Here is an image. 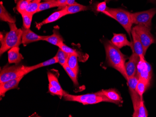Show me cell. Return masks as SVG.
<instances>
[{
  "instance_id": "cell-1",
  "label": "cell",
  "mask_w": 156,
  "mask_h": 117,
  "mask_svg": "<svg viewBox=\"0 0 156 117\" xmlns=\"http://www.w3.org/2000/svg\"><path fill=\"white\" fill-rule=\"evenodd\" d=\"M104 42L108 65L119 71L127 80L128 77L125 70V62L128 57L122 54L119 48L115 47L111 41L106 40Z\"/></svg>"
},
{
  "instance_id": "cell-2",
  "label": "cell",
  "mask_w": 156,
  "mask_h": 117,
  "mask_svg": "<svg viewBox=\"0 0 156 117\" xmlns=\"http://www.w3.org/2000/svg\"><path fill=\"white\" fill-rule=\"evenodd\" d=\"M10 30L7 32L2 41H1V56L14 47H19L22 43V29H18L15 23H8Z\"/></svg>"
},
{
  "instance_id": "cell-3",
  "label": "cell",
  "mask_w": 156,
  "mask_h": 117,
  "mask_svg": "<svg viewBox=\"0 0 156 117\" xmlns=\"http://www.w3.org/2000/svg\"><path fill=\"white\" fill-rule=\"evenodd\" d=\"M104 14L117 21L123 27L130 37H131L133 23L131 13L121 9L108 7Z\"/></svg>"
},
{
  "instance_id": "cell-4",
  "label": "cell",
  "mask_w": 156,
  "mask_h": 117,
  "mask_svg": "<svg viewBox=\"0 0 156 117\" xmlns=\"http://www.w3.org/2000/svg\"><path fill=\"white\" fill-rule=\"evenodd\" d=\"M63 97L66 101L79 102L81 103L83 105L95 104L102 102L113 103L106 96L99 92L80 95H71L67 93Z\"/></svg>"
},
{
  "instance_id": "cell-5",
  "label": "cell",
  "mask_w": 156,
  "mask_h": 117,
  "mask_svg": "<svg viewBox=\"0 0 156 117\" xmlns=\"http://www.w3.org/2000/svg\"><path fill=\"white\" fill-rule=\"evenodd\" d=\"M30 72L29 66L18 64L4 66L0 72V84L20 77L24 76Z\"/></svg>"
},
{
  "instance_id": "cell-6",
  "label": "cell",
  "mask_w": 156,
  "mask_h": 117,
  "mask_svg": "<svg viewBox=\"0 0 156 117\" xmlns=\"http://www.w3.org/2000/svg\"><path fill=\"white\" fill-rule=\"evenodd\" d=\"M156 14L155 8L141 12L131 13L133 24L143 25L151 29L152 19Z\"/></svg>"
},
{
  "instance_id": "cell-7",
  "label": "cell",
  "mask_w": 156,
  "mask_h": 117,
  "mask_svg": "<svg viewBox=\"0 0 156 117\" xmlns=\"http://www.w3.org/2000/svg\"><path fill=\"white\" fill-rule=\"evenodd\" d=\"M132 29L135 30L141 40L145 55L149 47L155 42L154 37L151 33V29L145 26L141 25H136Z\"/></svg>"
},
{
  "instance_id": "cell-8",
  "label": "cell",
  "mask_w": 156,
  "mask_h": 117,
  "mask_svg": "<svg viewBox=\"0 0 156 117\" xmlns=\"http://www.w3.org/2000/svg\"><path fill=\"white\" fill-rule=\"evenodd\" d=\"M138 80H139V78L137 76V75H136L135 76L129 77L127 80V84L129 88L131 100L133 103L134 112H135L138 109L141 99H143V98H141L140 95L138 94L136 91V85L138 83Z\"/></svg>"
},
{
  "instance_id": "cell-9",
  "label": "cell",
  "mask_w": 156,
  "mask_h": 117,
  "mask_svg": "<svg viewBox=\"0 0 156 117\" xmlns=\"http://www.w3.org/2000/svg\"><path fill=\"white\" fill-rule=\"evenodd\" d=\"M136 75L139 79H144L150 83L152 77V68L145 59H140L137 65Z\"/></svg>"
},
{
  "instance_id": "cell-10",
  "label": "cell",
  "mask_w": 156,
  "mask_h": 117,
  "mask_svg": "<svg viewBox=\"0 0 156 117\" xmlns=\"http://www.w3.org/2000/svg\"><path fill=\"white\" fill-rule=\"evenodd\" d=\"M140 60V57L138 55L133 52L129 60L125 63V70L128 78L136 76L137 71V65Z\"/></svg>"
},
{
  "instance_id": "cell-11",
  "label": "cell",
  "mask_w": 156,
  "mask_h": 117,
  "mask_svg": "<svg viewBox=\"0 0 156 117\" xmlns=\"http://www.w3.org/2000/svg\"><path fill=\"white\" fill-rule=\"evenodd\" d=\"M22 29V44L24 46L39 41H43L44 39L46 37L45 36L38 35L36 33H34L30 30V29H25L23 27Z\"/></svg>"
},
{
  "instance_id": "cell-12",
  "label": "cell",
  "mask_w": 156,
  "mask_h": 117,
  "mask_svg": "<svg viewBox=\"0 0 156 117\" xmlns=\"http://www.w3.org/2000/svg\"><path fill=\"white\" fill-rule=\"evenodd\" d=\"M110 41L115 47L119 48V49L125 46H129L133 50V43L130 42L128 40L125 34L114 33L113 37Z\"/></svg>"
},
{
  "instance_id": "cell-13",
  "label": "cell",
  "mask_w": 156,
  "mask_h": 117,
  "mask_svg": "<svg viewBox=\"0 0 156 117\" xmlns=\"http://www.w3.org/2000/svg\"><path fill=\"white\" fill-rule=\"evenodd\" d=\"M131 36L133 38V52L137 54L140 59H145V55L143 46L137 33L133 29L131 31Z\"/></svg>"
},
{
  "instance_id": "cell-14",
  "label": "cell",
  "mask_w": 156,
  "mask_h": 117,
  "mask_svg": "<svg viewBox=\"0 0 156 117\" xmlns=\"http://www.w3.org/2000/svg\"><path fill=\"white\" fill-rule=\"evenodd\" d=\"M23 77L24 76L20 77L16 79H12L3 83L0 84V96L4 97L5 93L7 91L17 88L19 83Z\"/></svg>"
},
{
  "instance_id": "cell-15",
  "label": "cell",
  "mask_w": 156,
  "mask_h": 117,
  "mask_svg": "<svg viewBox=\"0 0 156 117\" xmlns=\"http://www.w3.org/2000/svg\"><path fill=\"white\" fill-rule=\"evenodd\" d=\"M66 15H67V14L64 9L59 10V11H56L51 14L50 15H49L47 18L43 20L42 22L37 23L36 27L38 29L40 28L43 25L54 22L58 20V19L62 18L63 16H66Z\"/></svg>"
},
{
  "instance_id": "cell-16",
  "label": "cell",
  "mask_w": 156,
  "mask_h": 117,
  "mask_svg": "<svg viewBox=\"0 0 156 117\" xmlns=\"http://www.w3.org/2000/svg\"><path fill=\"white\" fill-rule=\"evenodd\" d=\"M8 54V62L9 64H18L23 59V55L20 53L19 47H14L9 50Z\"/></svg>"
},
{
  "instance_id": "cell-17",
  "label": "cell",
  "mask_w": 156,
  "mask_h": 117,
  "mask_svg": "<svg viewBox=\"0 0 156 117\" xmlns=\"http://www.w3.org/2000/svg\"><path fill=\"white\" fill-rule=\"evenodd\" d=\"M98 92L106 96V97L111 100L113 103H115V104L119 105L120 103L123 102L120 94L114 89L102 90Z\"/></svg>"
},
{
  "instance_id": "cell-18",
  "label": "cell",
  "mask_w": 156,
  "mask_h": 117,
  "mask_svg": "<svg viewBox=\"0 0 156 117\" xmlns=\"http://www.w3.org/2000/svg\"><path fill=\"white\" fill-rule=\"evenodd\" d=\"M43 41H46L49 43L58 47L60 43H63L64 39L59 33L58 28L57 27H55L53 30V33L52 35L51 36H47L43 40Z\"/></svg>"
},
{
  "instance_id": "cell-19",
  "label": "cell",
  "mask_w": 156,
  "mask_h": 117,
  "mask_svg": "<svg viewBox=\"0 0 156 117\" xmlns=\"http://www.w3.org/2000/svg\"><path fill=\"white\" fill-rule=\"evenodd\" d=\"M64 9L65 10L67 15L70 14H73L81 11H86L90 9L89 7L87 6H84L82 4L75 2L74 4L72 5L66 6L64 8Z\"/></svg>"
},
{
  "instance_id": "cell-20",
  "label": "cell",
  "mask_w": 156,
  "mask_h": 117,
  "mask_svg": "<svg viewBox=\"0 0 156 117\" xmlns=\"http://www.w3.org/2000/svg\"><path fill=\"white\" fill-rule=\"evenodd\" d=\"M0 20L2 21L6 22L8 23H16V20L15 17L9 13L3 5L2 2H0Z\"/></svg>"
},
{
  "instance_id": "cell-21",
  "label": "cell",
  "mask_w": 156,
  "mask_h": 117,
  "mask_svg": "<svg viewBox=\"0 0 156 117\" xmlns=\"http://www.w3.org/2000/svg\"><path fill=\"white\" fill-rule=\"evenodd\" d=\"M47 77H48V81L49 82V84L56 88L63 96L67 93L66 91L63 90L58 82V79L54 74L51 72H48L47 73Z\"/></svg>"
},
{
  "instance_id": "cell-22",
  "label": "cell",
  "mask_w": 156,
  "mask_h": 117,
  "mask_svg": "<svg viewBox=\"0 0 156 117\" xmlns=\"http://www.w3.org/2000/svg\"><path fill=\"white\" fill-rule=\"evenodd\" d=\"M78 55L75 54L69 55L67 64L70 68L75 71L77 74L79 72V65H78Z\"/></svg>"
},
{
  "instance_id": "cell-23",
  "label": "cell",
  "mask_w": 156,
  "mask_h": 117,
  "mask_svg": "<svg viewBox=\"0 0 156 117\" xmlns=\"http://www.w3.org/2000/svg\"><path fill=\"white\" fill-rule=\"evenodd\" d=\"M58 63L57 58L56 57L51 58V59H49L47 61H44V62L38 64L36 65H33V66H29V70L30 72L37 69L39 68H42V67H45V66H49V65H52V64H55Z\"/></svg>"
},
{
  "instance_id": "cell-24",
  "label": "cell",
  "mask_w": 156,
  "mask_h": 117,
  "mask_svg": "<svg viewBox=\"0 0 156 117\" xmlns=\"http://www.w3.org/2000/svg\"><path fill=\"white\" fill-rule=\"evenodd\" d=\"M150 83L144 79H139L138 83L136 85V91L140 95L141 98H143V94H144L146 89L150 86Z\"/></svg>"
},
{
  "instance_id": "cell-25",
  "label": "cell",
  "mask_w": 156,
  "mask_h": 117,
  "mask_svg": "<svg viewBox=\"0 0 156 117\" xmlns=\"http://www.w3.org/2000/svg\"><path fill=\"white\" fill-rule=\"evenodd\" d=\"M41 0H32L30 2L25 9L24 12L34 15L37 13L39 4L41 3Z\"/></svg>"
},
{
  "instance_id": "cell-26",
  "label": "cell",
  "mask_w": 156,
  "mask_h": 117,
  "mask_svg": "<svg viewBox=\"0 0 156 117\" xmlns=\"http://www.w3.org/2000/svg\"><path fill=\"white\" fill-rule=\"evenodd\" d=\"M148 116V112L144 105L143 99H141L140 105L138 109L133 114V117H147Z\"/></svg>"
},
{
  "instance_id": "cell-27",
  "label": "cell",
  "mask_w": 156,
  "mask_h": 117,
  "mask_svg": "<svg viewBox=\"0 0 156 117\" xmlns=\"http://www.w3.org/2000/svg\"><path fill=\"white\" fill-rule=\"evenodd\" d=\"M69 56V54L63 51L60 48H59L57 53L55 55V57L57 58L58 63H59L62 67L67 64Z\"/></svg>"
},
{
  "instance_id": "cell-28",
  "label": "cell",
  "mask_w": 156,
  "mask_h": 117,
  "mask_svg": "<svg viewBox=\"0 0 156 117\" xmlns=\"http://www.w3.org/2000/svg\"><path fill=\"white\" fill-rule=\"evenodd\" d=\"M55 7H58L57 4L56 3V1H45L43 2H41L39 4L37 13Z\"/></svg>"
},
{
  "instance_id": "cell-29",
  "label": "cell",
  "mask_w": 156,
  "mask_h": 117,
  "mask_svg": "<svg viewBox=\"0 0 156 117\" xmlns=\"http://www.w3.org/2000/svg\"><path fill=\"white\" fill-rule=\"evenodd\" d=\"M21 15L23 21V27L25 29H30L32 22L33 15L30 14L25 12L21 13Z\"/></svg>"
},
{
  "instance_id": "cell-30",
  "label": "cell",
  "mask_w": 156,
  "mask_h": 117,
  "mask_svg": "<svg viewBox=\"0 0 156 117\" xmlns=\"http://www.w3.org/2000/svg\"><path fill=\"white\" fill-rule=\"evenodd\" d=\"M63 67L64 69L65 70L66 72L68 74L69 77L72 80L74 85H78L79 83H78V78H77V75H78V74L75 71H73L71 68H70L67 64H66Z\"/></svg>"
},
{
  "instance_id": "cell-31",
  "label": "cell",
  "mask_w": 156,
  "mask_h": 117,
  "mask_svg": "<svg viewBox=\"0 0 156 117\" xmlns=\"http://www.w3.org/2000/svg\"><path fill=\"white\" fill-rule=\"evenodd\" d=\"M15 1L16 4V9L20 14L25 11L30 2L29 0H15Z\"/></svg>"
},
{
  "instance_id": "cell-32",
  "label": "cell",
  "mask_w": 156,
  "mask_h": 117,
  "mask_svg": "<svg viewBox=\"0 0 156 117\" xmlns=\"http://www.w3.org/2000/svg\"><path fill=\"white\" fill-rule=\"evenodd\" d=\"M58 48H60L63 51L65 52L66 53H67L69 55H71V54H75V55H79L78 52L76 51L75 50L73 49V48H70L68 47L67 45H66L64 43H60L58 45Z\"/></svg>"
},
{
  "instance_id": "cell-33",
  "label": "cell",
  "mask_w": 156,
  "mask_h": 117,
  "mask_svg": "<svg viewBox=\"0 0 156 117\" xmlns=\"http://www.w3.org/2000/svg\"><path fill=\"white\" fill-rule=\"evenodd\" d=\"M107 2L104 1L97 4V7H96V10L97 12L104 13L107 10Z\"/></svg>"
},
{
  "instance_id": "cell-34",
  "label": "cell",
  "mask_w": 156,
  "mask_h": 117,
  "mask_svg": "<svg viewBox=\"0 0 156 117\" xmlns=\"http://www.w3.org/2000/svg\"><path fill=\"white\" fill-rule=\"evenodd\" d=\"M49 92H50L51 94L59 96L60 98L63 97L62 94L58 91L56 88H54V87L50 85V84H49Z\"/></svg>"
},
{
  "instance_id": "cell-35",
  "label": "cell",
  "mask_w": 156,
  "mask_h": 117,
  "mask_svg": "<svg viewBox=\"0 0 156 117\" xmlns=\"http://www.w3.org/2000/svg\"><path fill=\"white\" fill-rule=\"evenodd\" d=\"M58 7L62 9L64 7V5L67 0H56Z\"/></svg>"
},
{
  "instance_id": "cell-36",
  "label": "cell",
  "mask_w": 156,
  "mask_h": 117,
  "mask_svg": "<svg viewBox=\"0 0 156 117\" xmlns=\"http://www.w3.org/2000/svg\"><path fill=\"white\" fill-rule=\"evenodd\" d=\"M75 0H67V1L66 2L64 5V7H66V6L68 5H72V4H74L75 3Z\"/></svg>"
},
{
  "instance_id": "cell-37",
  "label": "cell",
  "mask_w": 156,
  "mask_h": 117,
  "mask_svg": "<svg viewBox=\"0 0 156 117\" xmlns=\"http://www.w3.org/2000/svg\"><path fill=\"white\" fill-rule=\"evenodd\" d=\"M148 2L153 3V4H156V0H148Z\"/></svg>"
},
{
  "instance_id": "cell-38",
  "label": "cell",
  "mask_w": 156,
  "mask_h": 117,
  "mask_svg": "<svg viewBox=\"0 0 156 117\" xmlns=\"http://www.w3.org/2000/svg\"><path fill=\"white\" fill-rule=\"evenodd\" d=\"M104 1H105L107 3H108V2H109L111 1V0H104Z\"/></svg>"
},
{
  "instance_id": "cell-39",
  "label": "cell",
  "mask_w": 156,
  "mask_h": 117,
  "mask_svg": "<svg viewBox=\"0 0 156 117\" xmlns=\"http://www.w3.org/2000/svg\"><path fill=\"white\" fill-rule=\"evenodd\" d=\"M45 1H56V0H44Z\"/></svg>"
},
{
  "instance_id": "cell-40",
  "label": "cell",
  "mask_w": 156,
  "mask_h": 117,
  "mask_svg": "<svg viewBox=\"0 0 156 117\" xmlns=\"http://www.w3.org/2000/svg\"><path fill=\"white\" fill-rule=\"evenodd\" d=\"M29 1H30V2L32 1V0H29Z\"/></svg>"
}]
</instances>
